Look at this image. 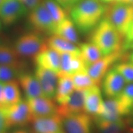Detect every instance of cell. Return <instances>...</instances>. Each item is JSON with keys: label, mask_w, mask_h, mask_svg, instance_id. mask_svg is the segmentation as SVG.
<instances>
[{"label": "cell", "mask_w": 133, "mask_h": 133, "mask_svg": "<svg viewBox=\"0 0 133 133\" xmlns=\"http://www.w3.org/2000/svg\"><path fill=\"white\" fill-rule=\"evenodd\" d=\"M54 1H56L65 11L70 12V11L81 0H54Z\"/></svg>", "instance_id": "4dcf8cb0"}, {"label": "cell", "mask_w": 133, "mask_h": 133, "mask_svg": "<svg viewBox=\"0 0 133 133\" xmlns=\"http://www.w3.org/2000/svg\"><path fill=\"white\" fill-rule=\"evenodd\" d=\"M25 6L31 11L41 4L43 0H20Z\"/></svg>", "instance_id": "d6a6232c"}, {"label": "cell", "mask_w": 133, "mask_h": 133, "mask_svg": "<svg viewBox=\"0 0 133 133\" xmlns=\"http://www.w3.org/2000/svg\"><path fill=\"white\" fill-rule=\"evenodd\" d=\"M48 48H51L60 54L63 53L80 54V49L74 43L64 39L61 36L52 35L46 39Z\"/></svg>", "instance_id": "ffe728a7"}, {"label": "cell", "mask_w": 133, "mask_h": 133, "mask_svg": "<svg viewBox=\"0 0 133 133\" xmlns=\"http://www.w3.org/2000/svg\"><path fill=\"white\" fill-rule=\"evenodd\" d=\"M105 111L102 115L94 116V121H114L127 115L123 108L116 98H108L104 101Z\"/></svg>", "instance_id": "ac0fdd59"}, {"label": "cell", "mask_w": 133, "mask_h": 133, "mask_svg": "<svg viewBox=\"0 0 133 133\" xmlns=\"http://www.w3.org/2000/svg\"><path fill=\"white\" fill-rule=\"evenodd\" d=\"M75 89L85 91L94 86H97L88 74L87 71H83L71 75Z\"/></svg>", "instance_id": "83f0119b"}, {"label": "cell", "mask_w": 133, "mask_h": 133, "mask_svg": "<svg viewBox=\"0 0 133 133\" xmlns=\"http://www.w3.org/2000/svg\"><path fill=\"white\" fill-rule=\"evenodd\" d=\"M124 36L107 19L104 17L93 30L91 43L97 46L103 56L122 50Z\"/></svg>", "instance_id": "7a4b0ae2"}, {"label": "cell", "mask_w": 133, "mask_h": 133, "mask_svg": "<svg viewBox=\"0 0 133 133\" xmlns=\"http://www.w3.org/2000/svg\"><path fill=\"white\" fill-rule=\"evenodd\" d=\"M0 64L22 70L24 63L14 47L0 43Z\"/></svg>", "instance_id": "7402d4cb"}, {"label": "cell", "mask_w": 133, "mask_h": 133, "mask_svg": "<svg viewBox=\"0 0 133 133\" xmlns=\"http://www.w3.org/2000/svg\"><path fill=\"white\" fill-rule=\"evenodd\" d=\"M122 50L124 51H127V50H132L133 51V41L129 43V44H128L125 46H124L123 48H122Z\"/></svg>", "instance_id": "8d00e7d4"}, {"label": "cell", "mask_w": 133, "mask_h": 133, "mask_svg": "<svg viewBox=\"0 0 133 133\" xmlns=\"http://www.w3.org/2000/svg\"><path fill=\"white\" fill-rule=\"evenodd\" d=\"M17 79L20 87L24 91L26 99L45 97L40 84L35 75L22 71Z\"/></svg>", "instance_id": "e0dca14e"}, {"label": "cell", "mask_w": 133, "mask_h": 133, "mask_svg": "<svg viewBox=\"0 0 133 133\" xmlns=\"http://www.w3.org/2000/svg\"><path fill=\"white\" fill-rule=\"evenodd\" d=\"M11 133H31L30 131L24 128H18L14 129Z\"/></svg>", "instance_id": "e575fe53"}, {"label": "cell", "mask_w": 133, "mask_h": 133, "mask_svg": "<svg viewBox=\"0 0 133 133\" xmlns=\"http://www.w3.org/2000/svg\"><path fill=\"white\" fill-rule=\"evenodd\" d=\"M133 37V21L131 24L130 28H129V30L128 31L127 33H126V36H125V39L124 41V43L123 46L126 45V44H128V43L130 42V41L132 39V38Z\"/></svg>", "instance_id": "836d02e7"}, {"label": "cell", "mask_w": 133, "mask_h": 133, "mask_svg": "<svg viewBox=\"0 0 133 133\" xmlns=\"http://www.w3.org/2000/svg\"><path fill=\"white\" fill-rule=\"evenodd\" d=\"M57 89L55 96L54 101L57 105L64 102L70 95L75 90L72 76L70 75H58Z\"/></svg>", "instance_id": "d6986e66"}, {"label": "cell", "mask_w": 133, "mask_h": 133, "mask_svg": "<svg viewBox=\"0 0 133 133\" xmlns=\"http://www.w3.org/2000/svg\"><path fill=\"white\" fill-rule=\"evenodd\" d=\"M99 1L105 4H112V3H113L112 0H99Z\"/></svg>", "instance_id": "f35d334b"}, {"label": "cell", "mask_w": 133, "mask_h": 133, "mask_svg": "<svg viewBox=\"0 0 133 133\" xmlns=\"http://www.w3.org/2000/svg\"><path fill=\"white\" fill-rule=\"evenodd\" d=\"M129 115H131V118L129 119H130V120L131 121V123L133 124V109H132V110H131V112Z\"/></svg>", "instance_id": "ab89813d"}, {"label": "cell", "mask_w": 133, "mask_h": 133, "mask_svg": "<svg viewBox=\"0 0 133 133\" xmlns=\"http://www.w3.org/2000/svg\"><path fill=\"white\" fill-rule=\"evenodd\" d=\"M132 109H133V108H132Z\"/></svg>", "instance_id": "7dc6e473"}, {"label": "cell", "mask_w": 133, "mask_h": 133, "mask_svg": "<svg viewBox=\"0 0 133 133\" xmlns=\"http://www.w3.org/2000/svg\"><path fill=\"white\" fill-rule=\"evenodd\" d=\"M81 56L87 68L91 64L97 62L103 55L97 46L92 43H84L79 44Z\"/></svg>", "instance_id": "d4e9b609"}, {"label": "cell", "mask_w": 133, "mask_h": 133, "mask_svg": "<svg viewBox=\"0 0 133 133\" xmlns=\"http://www.w3.org/2000/svg\"><path fill=\"white\" fill-rule=\"evenodd\" d=\"M28 12L29 9L20 0H4L0 6V21L5 25H11Z\"/></svg>", "instance_id": "ba28073f"}, {"label": "cell", "mask_w": 133, "mask_h": 133, "mask_svg": "<svg viewBox=\"0 0 133 133\" xmlns=\"http://www.w3.org/2000/svg\"><path fill=\"white\" fill-rule=\"evenodd\" d=\"M22 71L21 69L0 64V81L6 82L17 79Z\"/></svg>", "instance_id": "f1b7e54d"}, {"label": "cell", "mask_w": 133, "mask_h": 133, "mask_svg": "<svg viewBox=\"0 0 133 133\" xmlns=\"http://www.w3.org/2000/svg\"><path fill=\"white\" fill-rule=\"evenodd\" d=\"M48 46L43 35L36 32L25 33L14 43V48L21 57H33Z\"/></svg>", "instance_id": "277c9868"}, {"label": "cell", "mask_w": 133, "mask_h": 133, "mask_svg": "<svg viewBox=\"0 0 133 133\" xmlns=\"http://www.w3.org/2000/svg\"><path fill=\"white\" fill-rule=\"evenodd\" d=\"M3 111L9 128L11 127H22L31 123L34 115L26 100H22L16 104L5 105Z\"/></svg>", "instance_id": "5b68a950"}, {"label": "cell", "mask_w": 133, "mask_h": 133, "mask_svg": "<svg viewBox=\"0 0 133 133\" xmlns=\"http://www.w3.org/2000/svg\"><path fill=\"white\" fill-rule=\"evenodd\" d=\"M29 26L35 32L41 35H54L57 24L42 2L38 7L30 11L28 17Z\"/></svg>", "instance_id": "8992f818"}, {"label": "cell", "mask_w": 133, "mask_h": 133, "mask_svg": "<svg viewBox=\"0 0 133 133\" xmlns=\"http://www.w3.org/2000/svg\"><path fill=\"white\" fill-rule=\"evenodd\" d=\"M31 123L35 133H60L64 130L62 119L59 115L34 117Z\"/></svg>", "instance_id": "9a60e30c"}, {"label": "cell", "mask_w": 133, "mask_h": 133, "mask_svg": "<svg viewBox=\"0 0 133 133\" xmlns=\"http://www.w3.org/2000/svg\"><path fill=\"white\" fill-rule=\"evenodd\" d=\"M102 79L103 93L107 98L117 97L127 84L123 76L114 67L109 70Z\"/></svg>", "instance_id": "8fae6325"}, {"label": "cell", "mask_w": 133, "mask_h": 133, "mask_svg": "<svg viewBox=\"0 0 133 133\" xmlns=\"http://www.w3.org/2000/svg\"><path fill=\"white\" fill-rule=\"evenodd\" d=\"M104 17L125 37L133 21V5L126 3L110 4Z\"/></svg>", "instance_id": "3957f363"}, {"label": "cell", "mask_w": 133, "mask_h": 133, "mask_svg": "<svg viewBox=\"0 0 133 133\" xmlns=\"http://www.w3.org/2000/svg\"><path fill=\"white\" fill-rule=\"evenodd\" d=\"M114 68L124 77L127 83H133V64L129 62L116 64Z\"/></svg>", "instance_id": "f546056e"}, {"label": "cell", "mask_w": 133, "mask_h": 133, "mask_svg": "<svg viewBox=\"0 0 133 133\" xmlns=\"http://www.w3.org/2000/svg\"><path fill=\"white\" fill-rule=\"evenodd\" d=\"M85 91L75 89L62 104L57 105V114L62 118L84 112Z\"/></svg>", "instance_id": "30bf717a"}, {"label": "cell", "mask_w": 133, "mask_h": 133, "mask_svg": "<svg viewBox=\"0 0 133 133\" xmlns=\"http://www.w3.org/2000/svg\"><path fill=\"white\" fill-rule=\"evenodd\" d=\"M128 59L129 62L131 63V64H133V52H132L131 54L128 55Z\"/></svg>", "instance_id": "74e56055"}, {"label": "cell", "mask_w": 133, "mask_h": 133, "mask_svg": "<svg viewBox=\"0 0 133 133\" xmlns=\"http://www.w3.org/2000/svg\"><path fill=\"white\" fill-rule=\"evenodd\" d=\"M3 84L4 82L0 81V103H2L3 101Z\"/></svg>", "instance_id": "d590c367"}, {"label": "cell", "mask_w": 133, "mask_h": 133, "mask_svg": "<svg viewBox=\"0 0 133 133\" xmlns=\"http://www.w3.org/2000/svg\"><path fill=\"white\" fill-rule=\"evenodd\" d=\"M34 117H44L57 114V104L53 99L46 97L26 99Z\"/></svg>", "instance_id": "4fadbf2b"}, {"label": "cell", "mask_w": 133, "mask_h": 133, "mask_svg": "<svg viewBox=\"0 0 133 133\" xmlns=\"http://www.w3.org/2000/svg\"><path fill=\"white\" fill-rule=\"evenodd\" d=\"M21 89L17 79L4 82L3 104L10 105L22 101Z\"/></svg>", "instance_id": "603a6c76"}, {"label": "cell", "mask_w": 133, "mask_h": 133, "mask_svg": "<svg viewBox=\"0 0 133 133\" xmlns=\"http://www.w3.org/2000/svg\"><path fill=\"white\" fill-rule=\"evenodd\" d=\"M9 129L3 111V104L0 103V133H7Z\"/></svg>", "instance_id": "1f68e13d"}, {"label": "cell", "mask_w": 133, "mask_h": 133, "mask_svg": "<svg viewBox=\"0 0 133 133\" xmlns=\"http://www.w3.org/2000/svg\"><path fill=\"white\" fill-rule=\"evenodd\" d=\"M132 41H133V37L132 38V39H131V40L130 41V42H129V43H128V44H129V43H131V42H132ZM128 44H126V45H124V46H123V47H124V46H126V45H128Z\"/></svg>", "instance_id": "7bdbcfd3"}, {"label": "cell", "mask_w": 133, "mask_h": 133, "mask_svg": "<svg viewBox=\"0 0 133 133\" xmlns=\"http://www.w3.org/2000/svg\"><path fill=\"white\" fill-rule=\"evenodd\" d=\"M104 111V101L99 86H94L85 90L84 112L96 116L102 115Z\"/></svg>", "instance_id": "5bb4252c"}, {"label": "cell", "mask_w": 133, "mask_h": 133, "mask_svg": "<svg viewBox=\"0 0 133 133\" xmlns=\"http://www.w3.org/2000/svg\"><path fill=\"white\" fill-rule=\"evenodd\" d=\"M128 132L127 133H133V131L132 130H128Z\"/></svg>", "instance_id": "b9f144b4"}, {"label": "cell", "mask_w": 133, "mask_h": 133, "mask_svg": "<svg viewBox=\"0 0 133 133\" xmlns=\"http://www.w3.org/2000/svg\"><path fill=\"white\" fill-rule=\"evenodd\" d=\"M3 1H4V0H0V6H1V4H2V3L3 2Z\"/></svg>", "instance_id": "ee69618b"}, {"label": "cell", "mask_w": 133, "mask_h": 133, "mask_svg": "<svg viewBox=\"0 0 133 133\" xmlns=\"http://www.w3.org/2000/svg\"><path fill=\"white\" fill-rule=\"evenodd\" d=\"M123 57L124 54L123 50L103 56L97 62L88 66L86 71L96 84L99 86L109 70L114 67L113 66Z\"/></svg>", "instance_id": "52a82bcc"}, {"label": "cell", "mask_w": 133, "mask_h": 133, "mask_svg": "<svg viewBox=\"0 0 133 133\" xmlns=\"http://www.w3.org/2000/svg\"><path fill=\"white\" fill-rule=\"evenodd\" d=\"M62 125L66 133H92V118L86 112L66 116Z\"/></svg>", "instance_id": "9c48e42d"}, {"label": "cell", "mask_w": 133, "mask_h": 133, "mask_svg": "<svg viewBox=\"0 0 133 133\" xmlns=\"http://www.w3.org/2000/svg\"><path fill=\"white\" fill-rule=\"evenodd\" d=\"M115 98L127 115H129L133 108V83H127L121 92Z\"/></svg>", "instance_id": "484cf974"}, {"label": "cell", "mask_w": 133, "mask_h": 133, "mask_svg": "<svg viewBox=\"0 0 133 133\" xmlns=\"http://www.w3.org/2000/svg\"><path fill=\"white\" fill-rule=\"evenodd\" d=\"M2 23H1V21H0V30H1V25H2Z\"/></svg>", "instance_id": "f6af8a7d"}, {"label": "cell", "mask_w": 133, "mask_h": 133, "mask_svg": "<svg viewBox=\"0 0 133 133\" xmlns=\"http://www.w3.org/2000/svg\"><path fill=\"white\" fill-rule=\"evenodd\" d=\"M33 58L36 66L50 70L57 74L61 72V54L54 50L48 47Z\"/></svg>", "instance_id": "2e32d148"}, {"label": "cell", "mask_w": 133, "mask_h": 133, "mask_svg": "<svg viewBox=\"0 0 133 133\" xmlns=\"http://www.w3.org/2000/svg\"><path fill=\"white\" fill-rule=\"evenodd\" d=\"M99 133H123L128 128V119L121 118L114 121H95Z\"/></svg>", "instance_id": "cb8c5ba5"}, {"label": "cell", "mask_w": 133, "mask_h": 133, "mask_svg": "<svg viewBox=\"0 0 133 133\" xmlns=\"http://www.w3.org/2000/svg\"><path fill=\"white\" fill-rule=\"evenodd\" d=\"M43 4L56 24L68 17V12L54 0H43Z\"/></svg>", "instance_id": "4316f807"}, {"label": "cell", "mask_w": 133, "mask_h": 133, "mask_svg": "<svg viewBox=\"0 0 133 133\" xmlns=\"http://www.w3.org/2000/svg\"><path fill=\"white\" fill-rule=\"evenodd\" d=\"M107 8L99 0H81L70 11V19L79 33L87 35L104 18Z\"/></svg>", "instance_id": "6da1fadb"}, {"label": "cell", "mask_w": 133, "mask_h": 133, "mask_svg": "<svg viewBox=\"0 0 133 133\" xmlns=\"http://www.w3.org/2000/svg\"><path fill=\"white\" fill-rule=\"evenodd\" d=\"M35 76L39 81L45 97L54 99L59 76L54 71L36 66Z\"/></svg>", "instance_id": "7c38bea8"}, {"label": "cell", "mask_w": 133, "mask_h": 133, "mask_svg": "<svg viewBox=\"0 0 133 133\" xmlns=\"http://www.w3.org/2000/svg\"><path fill=\"white\" fill-rule=\"evenodd\" d=\"M54 35L61 36L76 45L79 44L77 29L70 18L66 17L57 24Z\"/></svg>", "instance_id": "44dd1931"}, {"label": "cell", "mask_w": 133, "mask_h": 133, "mask_svg": "<svg viewBox=\"0 0 133 133\" xmlns=\"http://www.w3.org/2000/svg\"><path fill=\"white\" fill-rule=\"evenodd\" d=\"M126 3H129L133 5V0H126Z\"/></svg>", "instance_id": "60d3db41"}, {"label": "cell", "mask_w": 133, "mask_h": 133, "mask_svg": "<svg viewBox=\"0 0 133 133\" xmlns=\"http://www.w3.org/2000/svg\"><path fill=\"white\" fill-rule=\"evenodd\" d=\"M60 133H66L65 132V131H64V130H63L62 131H61V132H60Z\"/></svg>", "instance_id": "bcb514c9"}]
</instances>
